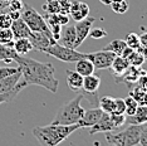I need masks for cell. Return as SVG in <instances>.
I'll return each instance as SVG.
<instances>
[{
    "label": "cell",
    "mask_w": 147,
    "mask_h": 146,
    "mask_svg": "<svg viewBox=\"0 0 147 146\" xmlns=\"http://www.w3.org/2000/svg\"><path fill=\"white\" fill-rule=\"evenodd\" d=\"M15 62L22 73L19 86L23 89L28 86H39L52 93H57L59 82L55 78V68L52 63L39 62L25 55H18Z\"/></svg>",
    "instance_id": "1"
},
{
    "label": "cell",
    "mask_w": 147,
    "mask_h": 146,
    "mask_svg": "<svg viewBox=\"0 0 147 146\" xmlns=\"http://www.w3.org/2000/svg\"><path fill=\"white\" fill-rule=\"evenodd\" d=\"M79 125H47L33 128V135L40 144V146H58L73 132L79 130Z\"/></svg>",
    "instance_id": "2"
},
{
    "label": "cell",
    "mask_w": 147,
    "mask_h": 146,
    "mask_svg": "<svg viewBox=\"0 0 147 146\" xmlns=\"http://www.w3.org/2000/svg\"><path fill=\"white\" fill-rule=\"evenodd\" d=\"M83 97L82 92H78L74 98H72L71 101L65 102L64 105H62L58 108L57 114L53 118L52 124L54 125H74L78 124V121L82 118L83 114L86 110L82 107L81 102Z\"/></svg>",
    "instance_id": "3"
},
{
    "label": "cell",
    "mask_w": 147,
    "mask_h": 146,
    "mask_svg": "<svg viewBox=\"0 0 147 146\" xmlns=\"http://www.w3.org/2000/svg\"><path fill=\"white\" fill-rule=\"evenodd\" d=\"M143 125H129L121 132H106V141L109 146H136L140 145Z\"/></svg>",
    "instance_id": "4"
},
{
    "label": "cell",
    "mask_w": 147,
    "mask_h": 146,
    "mask_svg": "<svg viewBox=\"0 0 147 146\" xmlns=\"http://www.w3.org/2000/svg\"><path fill=\"white\" fill-rule=\"evenodd\" d=\"M22 19L24 20V23L28 25V28L30 29L32 32L44 33V34L52 41L53 44L57 43L55 39L53 38V34H52L51 29H49L48 24H47L45 19L43 18L33 6L24 4V8H23V10H22Z\"/></svg>",
    "instance_id": "5"
},
{
    "label": "cell",
    "mask_w": 147,
    "mask_h": 146,
    "mask_svg": "<svg viewBox=\"0 0 147 146\" xmlns=\"http://www.w3.org/2000/svg\"><path fill=\"white\" fill-rule=\"evenodd\" d=\"M44 53H47L51 57H54L58 61L67 62V63H76L77 61H79L82 58H87V53H81V52H77V49L67 48L64 45L59 44L58 42L47 48Z\"/></svg>",
    "instance_id": "6"
},
{
    "label": "cell",
    "mask_w": 147,
    "mask_h": 146,
    "mask_svg": "<svg viewBox=\"0 0 147 146\" xmlns=\"http://www.w3.org/2000/svg\"><path fill=\"white\" fill-rule=\"evenodd\" d=\"M115 57L116 54H113L112 52L105 51V49L93 53H87V58L93 63L94 68L97 69H109Z\"/></svg>",
    "instance_id": "7"
},
{
    "label": "cell",
    "mask_w": 147,
    "mask_h": 146,
    "mask_svg": "<svg viewBox=\"0 0 147 146\" xmlns=\"http://www.w3.org/2000/svg\"><path fill=\"white\" fill-rule=\"evenodd\" d=\"M96 22V18H92V16H87L83 20H79V22H76V25H74V29H76V49L82 45V43L87 39V36H89V32L92 29V25L93 23Z\"/></svg>",
    "instance_id": "8"
},
{
    "label": "cell",
    "mask_w": 147,
    "mask_h": 146,
    "mask_svg": "<svg viewBox=\"0 0 147 146\" xmlns=\"http://www.w3.org/2000/svg\"><path fill=\"white\" fill-rule=\"evenodd\" d=\"M103 111L99 107H94L91 110H86L84 114H83L82 118L78 121V125L81 128H86V127H92L93 125H96L99 121V118L102 117Z\"/></svg>",
    "instance_id": "9"
},
{
    "label": "cell",
    "mask_w": 147,
    "mask_h": 146,
    "mask_svg": "<svg viewBox=\"0 0 147 146\" xmlns=\"http://www.w3.org/2000/svg\"><path fill=\"white\" fill-rule=\"evenodd\" d=\"M143 73H146V71L141 69V67L129 66V67L127 68L121 76L116 77V81L118 82V83H126V84H127V83H128V84H131V83H137V81H138L140 76L143 74Z\"/></svg>",
    "instance_id": "10"
},
{
    "label": "cell",
    "mask_w": 147,
    "mask_h": 146,
    "mask_svg": "<svg viewBox=\"0 0 147 146\" xmlns=\"http://www.w3.org/2000/svg\"><path fill=\"white\" fill-rule=\"evenodd\" d=\"M117 130V128L113 126L112 121H111V116L109 114H106L103 112L102 117L99 118V121L97 122L96 125H93L92 127H89V135L93 136L94 134H98V132H112Z\"/></svg>",
    "instance_id": "11"
},
{
    "label": "cell",
    "mask_w": 147,
    "mask_h": 146,
    "mask_svg": "<svg viewBox=\"0 0 147 146\" xmlns=\"http://www.w3.org/2000/svg\"><path fill=\"white\" fill-rule=\"evenodd\" d=\"M101 86V78L97 74H89L83 77V91L86 92L87 95H83V97H87V96H97L96 93L98 92V88Z\"/></svg>",
    "instance_id": "12"
},
{
    "label": "cell",
    "mask_w": 147,
    "mask_h": 146,
    "mask_svg": "<svg viewBox=\"0 0 147 146\" xmlns=\"http://www.w3.org/2000/svg\"><path fill=\"white\" fill-rule=\"evenodd\" d=\"M89 14V6L83 1H71V9H69V15L74 22L83 20Z\"/></svg>",
    "instance_id": "13"
},
{
    "label": "cell",
    "mask_w": 147,
    "mask_h": 146,
    "mask_svg": "<svg viewBox=\"0 0 147 146\" xmlns=\"http://www.w3.org/2000/svg\"><path fill=\"white\" fill-rule=\"evenodd\" d=\"M29 41H30L33 45V49H36V51H40V52H44L47 48L53 44L51 39L44 33H40V32H32L30 36H29Z\"/></svg>",
    "instance_id": "14"
},
{
    "label": "cell",
    "mask_w": 147,
    "mask_h": 146,
    "mask_svg": "<svg viewBox=\"0 0 147 146\" xmlns=\"http://www.w3.org/2000/svg\"><path fill=\"white\" fill-rule=\"evenodd\" d=\"M76 38L77 35H76L74 26H67L64 30H62L61 36L58 39V43L67 48L76 49Z\"/></svg>",
    "instance_id": "15"
},
{
    "label": "cell",
    "mask_w": 147,
    "mask_h": 146,
    "mask_svg": "<svg viewBox=\"0 0 147 146\" xmlns=\"http://www.w3.org/2000/svg\"><path fill=\"white\" fill-rule=\"evenodd\" d=\"M10 29L13 32V35H14V39L29 38L32 34V30L28 28V25L25 24L22 18H19V19H16V20L13 22Z\"/></svg>",
    "instance_id": "16"
},
{
    "label": "cell",
    "mask_w": 147,
    "mask_h": 146,
    "mask_svg": "<svg viewBox=\"0 0 147 146\" xmlns=\"http://www.w3.org/2000/svg\"><path fill=\"white\" fill-rule=\"evenodd\" d=\"M67 86L74 92H81L83 87V76H81L78 72L67 69Z\"/></svg>",
    "instance_id": "17"
},
{
    "label": "cell",
    "mask_w": 147,
    "mask_h": 146,
    "mask_svg": "<svg viewBox=\"0 0 147 146\" xmlns=\"http://www.w3.org/2000/svg\"><path fill=\"white\" fill-rule=\"evenodd\" d=\"M126 122L128 125H145L147 124V105L138 106L132 116H126Z\"/></svg>",
    "instance_id": "18"
},
{
    "label": "cell",
    "mask_w": 147,
    "mask_h": 146,
    "mask_svg": "<svg viewBox=\"0 0 147 146\" xmlns=\"http://www.w3.org/2000/svg\"><path fill=\"white\" fill-rule=\"evenodd\" d=\"M22 77V73H15V74H11L9 77H5L3 79H0V93H5V92L13 91L16 84L19 83Z\"/></svg>",
    "instance_id": "19"
},
{
    "label": "cell",
    "mask_w": 147,
    "mask_h": 146,
    "mask_svg": "<svg viewBox=\"0 0 147 146\" xmlns=\"http://www.w3.org/2000/svg\"><path fill=\"white\" fill-rule=\"evenodd\" d=\"M94 69L96 68H94V66H93V63L89 61L88 58H82L76 62V72H78L83 77L94 73Z\"/></svg>",
    "instance_id": "20"
},
{
    "label": "cell",
    "mask_w": 147,
    "mask_h": 146,
    "mask_svg": "<svg viewBox=\"0 0 147 146\" xmlns=\"http://www.w3.org/2000/svg\"><path fill=\"white\" fill-rule=\"evenodd\" d=\"M14 51L18 53L19 55H25L29 52L33 51V45L29 38H19V39H14V45H13Z\"/></svg>",
    "instance_id": "21"
},
{
    "label": "cell",
    "mask_w": 147,
    "mask_h": 146,
    "mask_svg": "<svg viewBox=\"0 0 147 146\" xmlns=\"http://www.w3.org/2000/svg\"><path fill=\"white\" fill-rule=\"evenodd\" d=\"M128 67H129V63L126 58L121 57V55H116L112 62L111 69L113 71V74H115L116 77H118V76H121Z\"/></svg>",
    "instance_id": "22"
},
{
    "label": "cell",
    "mask_w": 147,
    "mask_h": 146,
    "mask_svg": "<svg viewBox=\"0 0 147 146\" xmlns=\"http://www.w3.org/2000/svg\"><path fill=\"white\" fill-rule=\"evenodd\" d=\"M18 53L14 51V48L8 47V45L0 44V62H5V63H11L15 62Z\"/></svg>",
    "instance_id": "23"
},
{
    "label": "cell",
    "mask_w": 147,
    "mask_h": 146,
    "mask_svg": "<svg viewBox=\"0 0 147 146\" xmlns=\"http://www.w3.org/2000/svg\"><path fill=\"white\" fill-rule=\"evenodd\" d=\"M126 47H127V44L123 39H113V41L109 42V44H107L103 49L108 51V52H112L113 54H116V55H121Z\"/></svg>",
    "instance_id": "24"
},
{
    "label": "cell",
    "mask_w": 147,
    "mask_h": 146,
    "mask_svg": "<svg viewBox=\"0 0 147 146\" xmlns=\"http://www.w3.org/2000/svg\"><path fill=\"white\" fill-rule=\"evenodd\" d=\"M115 103H116V98L111 97V96H103L98 101L99 108L106 114H112L115 111Z\"/></svg>",
    "instance_id": "25"
},
{
    "label": "cell",
    "mask_w": 147,
    "mask_h": 146,
    "mask_svg": "<svg viewBox=\"0 0 147 146\" xmlns=\"http://www.w3.org/2000/svg\"><path fill=\"white\" fill-rule=\"evenodd\" d=\"M128 95L132 96L140 106L147 105V92L145 91V89H142L141 87H138V86H136L132 91H129Z\"/></svg>",
    "instance_id": "26"
},
{
    "label": "cell",
    "mask_w": 147,
    "mask_h": 146,
    "mask_svg": "<svg viewBox=\"0 0 147 146\" xmlns=\"http://www.w3.org/2000/svg\"><path fill=\"white\" fill-rule=\"evenodd\" d=\"M112 10L116 13V14H125V13L128 11L129 9V1L128 0H113L111 4Z\"/></svg>",
    "instance_id": "27"
},
{
    "label": "cell",
    "mask_w": 147,
    "mask_h": 146,
    "mask_svg": "<svg viewBox=\"0 0 147 146\" xmlns=\"http://www.w3.org/2000/svg\"><path fill=\"white\" fill-rule=\"evenodd\" d=\"M0 44L11 47L14 45V35H13L11 29H0Z\"/></svg>",
    "instance_id": "28"
},
{
    "label": "cell",
    "mask_w": 147,
    "mask_h": 146,
    "mask_svg": "<svg viewBox=\"0 0 147 146\" xmlns=\"http://www.w3.org/2000/svg\"><path fill=\"white\" fill-rule=\"evenodd\" d=\"M23 91V88L19 86V83L16 84V87L13 89V91H9V92H5V93H0V105L4 103V102H10L13 101L16 96L19 95V92Z\"/></svg>",
    "instance_id": "29"
},
{
    "label": "cell",
    "mask_w": 147,
    "mask_h": 146,
    "mask_svg": "<svg viewBox=\"0 0 147 146\" xmlns=\"http://www.w3.org/2000/svg\"><path fill=\"white\" fill-rule=\"evenodd\" d=\"M125 103H126V111H125V115L126 116H132L135 115L137 107H138V103L136 102V99L132 97V96H127L125 98Z\"/></svg>",
    "instance_id": "30"
},
{
    "label": "cell",
    "mask_w": 147,
    "mask_h": 146,
    "mask_svg": "<svg viewBox=\"0 0 147 146\" xmlns=\"http://www.w3.org/2000/svg\"><path fill=\"white\" fill-rule=\"evenodd\" d=\"M127 61H128L129 66H135V67H141L143 64V62L146 61V58L143 57L141 53H138L137 51H133L131 53V55H129L128 58H127Z\"/></svg>",
    "instance_id": "31"
},
{
    "label": "cell",
    "mask_w": 147,
    "mask_h": 146,
    "mask_svg": "<svg viewBox=\"0 0 147 146\" xmlns=\"http://www.w3.org/2000/svg\"><path fill=\"white\" fill-rule=\"evenodd\" d=\"M127 47L135 49V51H137V49L140 48V38H138V34H136V33H128V34L126 35V39H125Z\"/></svg>",
    "instance_id": "32"
},
{
    "label": "cell",
    "mask_w": 147,
    "mask_h": 146,
    "mask_svg": "<svg viewBox=\"0 0 147 146\" xmlns=\"http://www.w3.org/2000/svg\"><path fill=\"white\" fill-rule=\"evenodd\" d=\"M43 9L48 14H57L59 13V0H45V4H43Z\"/></svg>",
    "instance_id": "33"
},
{
    "label": "cell",
    "mask_w": 147,
    "mask_h": 146,
    "mask_svg": "<svg viewBox=\"0 0 147 146\" xmlns=\"http://www.w3.org/2000/svg\"><path fill=\"white\" fill-rule=\"evenodd\" d=\"M109 116H111V121H112V124L113 126H115L116 128H118V127H122L123 125L126 124V115H123V114H109Z\"/></svg>",
    "instance_id": "34"
},
{
    "label": "cell",
    "mask_w": 147,
    "mask_h": 146,
    "mask_svg": "<svg viewBox=\"0 0 147 146\" xmlns=\"http://www.w3.org/2000/svg\"><path fill=\"white\" fill-rule=\"evenodd\" d=\"M13 24V20L8 11L0 13V29H9Z\"/></svg>",
    "instance_id": "35"
},
{
    "label": "cell",
    "mask_w": 147,
    "mask_h": 146,
    "mask_svg": "<svg viewBox=\"0 0 147 146\" xmlns=\"http://www.w3.org/2000/svg\"><path fill=\"white\" fill-rule=\"evenodd\" d=\"M20 69L19 67H0V79L5 78V77H9L11 74H15V73H19Z\"/></svg>",
    "instance_id": "36"
},
{
    "label": "cell",
    "mask_w": 147,
    "mask_h": 146,
    "mask_svg": "<svg viewBox=\"0 0 147 146\" xmlns=\"http://www.w3.org/2000/svg\"><path fill=\"white\" fill-rule=\"evenodd\" d=\"M23 8H24V3L22 0H11L9 1V11H22Z\"/></svg>",
    "instance_id": "37"
},
{
    "label": "cell",
    "mask_w": 147,
    "mask_h": 146,
    "mask_svg": "<svg viewBox=\"0 0 147 146\" xmlns=\"http://www.w3.org/2000/svg\"><path fill=\"white\" fill-rule=\"evenodd\" d=\"M125 111H126L125 98H116L115 111H113V114H123L125 115Z\"/></svg>",
    "instance_id": "38"
},
{
    "label": "cell",
    "mask_w": 147,
    "mask_h": 146,
    "mask_svg": "<svg viewBox=\"0 0 147 146\" xmlns=\"http://www.w3.org/2000/svg\"><path fill=\"white\" fill-rule=\"evenodd\" d=\"M106 35H107V32L103 28H94V29H91V32H89V36H92L93 39H102Z\"/></svg>",
    "instance_id": "39"
},
{
    "label": "cell",
    "mask_w": 147,
    "mask_h": 146,
    "mask_svg": "<svg viewBox=\"0 0 147 146\" xmlns=\"http://www.w3.org/2000/svg\"><path fill=\"white\" fill-rule=\"evenodd\" d=\"M69 9H71V1L69 0H59V13L69 15Z\"/></svg>",
    "instance_id": "40"
},
{
    "label": "cell",
    "mask_w": 147,
    "mask_h": 146,
    "mask_svg": "<svg viewBox=\"0 0 147 146\" xmlns=\"http://www.w3.org/2000/svg\"><path fill=\"white\" fill-rule=\"evenodd\" d=\"M136 84L138 86V87H141L142 89H145V91L147 92V72L140 76V78H138V81H137Z\"/></svg>",
    "instance_id": "41"
},
{
    "label": "cell",
    "mask_w": 147,
    "mask_h": 146,
    "mask_svg": "<svg viewBox=\"0 0 147 146\" xmlns=\"http://www.w3.org/2000/svg\"><path fill=\"white\" fill-rule=\"evenodd\" d=\"M140 145L147 146V125L145 124L141 131V136H140Z\"/></svg>",
    "instance_id": "42"
},
{
    "label": "cell",
    "mask_w": 147,
    "mask_h": 146,
    "mask_svg": "<svg viewBox=\"0 0 147 146\" xmlns=\"http://www.w3.org/2000/svg\"><path fill=\"white\" fill-rule=\"evenodd\" d=\"M140 38V44H141V47H147V32L142 33L141 35H138Z\"/></svg>",
    "instance_id": "43"
},
{
    "label": "cell",
    "mask_w": 147,
    "mask_h": 146,
    "mask_svg": "<svg viewBox=\"0 0 147 146\" xmlns=\"http://www.w3.org/2000/svg\"><path fill=\"white\" fill-rule=\"evenodd\" d=\"M9 1H5V0H0V13L3 11H9Z\"/></svg>",
    "instance_id": "44"
},
{
    "label": "cell",
    "mask_w": 147,
    "mask_h": 146,
    "mask_svg": "<svg viewBox=\"0 0 147 146\" xmlns=\"http://www.w3.org/2000/svg\"><path fill=\"white\" fill-rule=\"evenodd\" d=\"M8 13H9V15H10L13 22L16 20V19H19V18H22V11H8Z\"/></svg>",
    "instance_id": "45"
},
{
    "label": "cell",
    "mask_w": 147,
    "mask_h": 146,
    "mask_svg": "<svg viewBox=\"0 0 147 146\" xmlns=\"http://www.w3.org/2000/svg\"><path fill=\"white\" fill-rule=\"evenodd\" d=\"M99 1H101L103 5H111L113 0H99Z\"/></svg>",
    "instance_id": "46"
}]
</instances>
